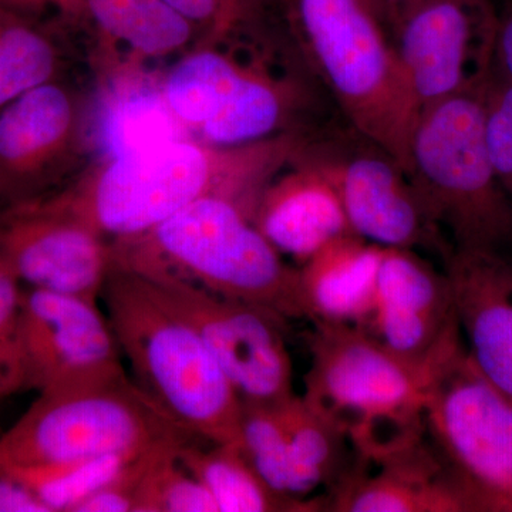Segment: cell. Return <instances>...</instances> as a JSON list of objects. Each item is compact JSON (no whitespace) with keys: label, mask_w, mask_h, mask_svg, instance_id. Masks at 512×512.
Returning a JSON list of instances; mask_svg holds the SVG:
<instances>
[{"label":"cell","mask_w":512,"mask_h":512,"mask_svg":"<svg viewBox=\"0 0 512 512\" xmlns=\"http://www.w3.org/2000/svg\"><path fill=\"white\" fill-rule=\"evenodd\" d=\"M303 140L301 131L238 147L180 138L101 161L80 180L42 198L111 242L140 237L205 197L229 198L254 214L266 185L292 163Z\"/></svg>","instance_id":"obj_1"},{"label":"cell","mask_w":512,"mask_h":512,"mask_svg":"<svg viewBox=\"0 0 512 512\" xmlns=\"http://www.w3.org/2000/svg\"><path fill=\"white\" fill-rule=\"evenodd\" d=\"M252 218L237 201L201 198L140 237L111 242L113 266L306 319L299 269L285 264Z\"/></svg>","instance_id":"obj_2"},{"label":"cell","mask_w":512,"mask_h":512,"mask_svg":"<svg viewBox=\"0 0 512 512\" xmlns=\"http://www.w3.org/2000/svg\"><path fill=\"white\" fill-rule=\"evenodd\" d=\"M131 379L192 437L241 447L242 402L197 330L143 276L113 266L101 291Z\"/></svg>","instance_id":"obj_3"},{"label":"cell","mask_w":512,"mask_h":512,"mask_svg":"<svg viewBox=\"0 0 512 512\" xmlns=\"http://www.w3.org/2000/svg\"><path fill=\"white\" fill-rule=\"evenodd\" d=\"M305 397L348 434L353 454L373 460L426 436L434 366L407 362L355 323L313 320Z\"/></svg>","instance_id":"obj_4"},{"label":"cell","mask_w":512,"mask_h":512,"mask_svg":"<svg viewBox=\"0 0 512 512\" xmlns=\"http://www.w3.org/2000/svg\"><path fill=\"white\" fill-rule=\"evenodd\" d=\"M488 79L424 107L410 141L406 173L451 251H498L512 234V201L485 146Z\"/></svg>","instance_id":"obj_5"},{"label":"cell","mask_w":512,"mask_h":512,"mask_svg":"<svg viewBox=\"0 0 512 512\" xmlns=\"http://www.w3.org/2000/svg\"><path fill=\"white\" fill-rule=\"evenodd\" d=\"M313 60L353 130L407 170L421 107L383 25L360 0H298Z\"/></svg>","instance_id":"obj_6"},{"label":"cell","mask_w":512,"mask_h":512,"mask_svg":"<svg viewBox=\"0 0 512 512\" xmlns=\"http://www.w3.org/2000/svg\"><path fill=\"white\" fill-rule=\"evenodd\" d=\"M192 436L123 375L104 382L39 393L32 406L0 436V466H40L141 454Z\"/></svg>","instance_id":"obj_7"},{"label":"cell","mask_w":512,"mask_h":512,"mask_svg":"<svg viewBox=\"0 0 512 512\" xmlns=\"http://www.w3.org/2000/svg\"><path fill=\"white\" fill-rule=\"evenodd\" d=\"M424 430L471 511L512 512V400L478 370L463 338L431 375Z\"/></svg>","instance_id":"obj_8"},{"label":"cell","mask_w":512,"mask_h":512,"mask_svg":"<svg viewBox=\"0 0 512 512\" xmlns=\"http://www.w3.org/2000/svg\"><path fill=\"white\" fill-rule=\"evenodd\" d=\"M295 160L328 178L359 237L383 248H434L444 258L451 251L399 161L362 134L355 144L306 137Z\"/></svg>","instance_id":"obj_9"},{"label":"cell","mask_w":512,"mask_h":512,"mask_svg":"<svg viewBox=\"0 0 512 512\" xmlns=\"http://www.w3.org/2000/svg\"><path fill=\"white\" fill-rule=\"evenodd\" d=\"M147 281L197 330L242 403L275 404L295 394L284 333L286 319L261 306L198 286Z\"/></svg>","instance_id":"obj_10"},{"label":"cell","mask_w":512,"mask_h":512,"mask_svg":"<svg viewBox=\"0 0 512 512\" xmlns=\"http://www.w3.org/2000/svg\"><path fill=\"white\" fill-rule=\"evenodd\" d=\"M498 19L490 0H421L393 30L421 110L487 80Z\"/></svg>","instance_id":"obj_11"},{"label":"cell","mask_w":512,"mask_h":512,"mask_svg":"<svg viewBox=\"0 0 512 512\" xmlns=\"http://www.w3.org/2000/svg\"><path fill=\"white\" fill-rule=\"evenodd\" d=\"M20 336L23 390L52 392L126 373L109 318L82 296L26 288Z\"/></svg>","instance_id":"obj_12"},{"label":"cell","mask_w":512,"mask_h":512,"mask_svg":"<svg viewBox=\"0 0 512 512\" xmlns=\"http://www.w3.org/2000/svg\"><path fill=\"white\" fill-rule=\"evenodd\" d=\"M0 258L28 288L100 301L113 269V244L45 198L0 212Z\"/></svg>","instance_id":"obj_13"},{"label":"cell","mask_w":512,"mask_h":512,"mask_svg":"<svg viewBox=\"0 0 512 512\" xmlns=\"http://www.w3.org/2000/svg\"><path fill=\"white\" fill-rule=\"evenodd\" d=\"M83 128L76 94L57 79L0 110V201L20 204L55 191L83 151Z\"/></svg>","instance_id":"obj_14"},{"label":"cell","mask_w":512,"mask_h":512,"mask_svg":"<svg viewBox=\"0 0 512 512\" xmlns=\"http://www.w3.org/2000/svg\"><path fill=\"white\" fill-rule=\"evenodd\" d=\"M363 328L407 362L434 366L461 339L453 286L416 249L384 248Z\"/></svg>","instance_id":"obj_15"},{"label":"cell","mask_w":512,"mask_h":512,"mask_svg":"<svg viewBox=\"0 0 512 512\" xmlns=\"http://www.w3.org/2000/svg\"><path fill=\"white\" fill-rule=\"evenodd\" d=\"M326 505L339 512H471L426 436L383 457L353 458Z\"/></svg>","instance_id":"obj_16"},{"label":"cell","mask_w":512,"mask_h":512,"mask_svg":"<svg viewBox=\"0 0 512 512\" xmlns=\"http://www.w3.org/2000/svg\"><path fill=\"white\" fill-rule=\"evenodd\" d=\"M444 261L468 355L512 400V265L498 251H450Z\"/></svg>","instance_id":"obj_17"},{"label":"cell","mask_w":512,"mask_h":512,"mask_svg":"<svg viewBox=\"0 0 512 512\" xmlns=\"http://www.w3.org/2000/svg\"><path fill=\"white\" fill-rule=\"evenodd\" d=\"M252 221L279 254L301 264L333 239L355 234L332 183L296 160L266 185Z\"/></svg>","instance_id":"obj_18"},{"label":"cell","mask_w":512,"mask_h":512,"mask_svg":"<svg viewBox=\"0 0 512 512\" xmlns=\"http://www.w3.org/2000/svg\"><path fill=\"white\" fill-rule=\"evenodd\" d=\"M384 248L356 234L320 248L299 269L306 319L363 326L375 302Z\"/></svg>","instance_id":"obj_19"},{"label":"cell","mask_w":512,"mask_h":512,"mask_svg":"<svg viewBox=\"0 0 512 512\" xmlns=\"http://www.w3.org/2000/svg\"><path fill=\"white\" fill-rule=\"evenodd\" d=\"M90 134L100 161H107L187 138V128L165 99L161 80L131 67L104 90Z\"/></svg>","instance_id":"obj_20"},{"label":"cell","mask_w":512,"mask_h":512,"mask_svg":"<svg viewBox=\"0 0 512 512\" xmlns=\"http://www.w3.org/2000/svg\"><path fill=\"white\" fill-rule=\"evenodd\" d=\"M191 440L181 444L178 460L210 491L218 512H311L326 507L318 500H295L276 493L256 473L235 444Z\"/></svg>","instance_id":"obj_21"},{"label":"cell","mask_w":512,"mask_h":512,"mask_svg":"<svg viewBox=\"0 0 512 512\" xmlns=\"http://www.w3.org/2000/svg\"><path fill=\"white\" fill-rule=\"evenodd\" d=\"M286 434L291 494L298 500L328 485L332 490L352 464L346 431L303 396L279 403Z\"/></svg>","instance_id":"obj_22"},{"label":"cell","mask_w":512,"mask_h":512,"mask_svg":"<svg viewBox=\"0 0 512 512\" xmlns=\"http://www.w3.org/2000/svg\"><path fill=\"white\" fill-rule=\"evenodd\" d=\"M248 69L218 50L200 49L175 63L161 86L177 119L197 133L224 109Z\"/></svg>","instance_id":"obj_23"},{"label":"cell","mask_w":512,"mask_h":512,"mask_svg":"<svg viewBox=\"0 0 512 512\" xmlns=\"http://www.w3.org/2000/svg\"><path fill=\"white\" fill-rule=\"evenodd\" d=\"M86 13L104 36L140 57L170 55L194 36V23L165 0H87Z\"/></svg>","instance_id":"obj_24"},{"label":"cell","mask_w":512,"mask_h":512,"mask_svg":"<svg viewBox=\"0 0 512 512\" xmlns=\"http://www.w3.org/2000/svg\"><path fill=\"white\" fill-rule=\"evenodd\" d=\"M62 55L36 20L0 3V110L59 76Z\"/></svg>","instance_id":"obj_25"},{"label":"cell","mask_w":512,"mask_h":512,"mask_svg":"<svg viewBox=\"0 0 512 512\" xmlns=\"http://www.w3.org/2000/svg\"><path fill=\"white\" fill-rule=\"evenodd\" d=\"M141 454H109L40 466L0 467L28 485L50 512H74L77 505L111 483Z\"/></svg>","instance_id":"obj_26"},{"label":"cell","mask_w":512,"mask_h":512,"mask_svg":"<svg viewBox=\"0 0 512 512\" xmlns=\"http://www.w3.org/2000/svg\"><path fill=\"white\" fill-rule=\"evenodd\" d=\"M180 446L161 448L150 461L138 491L136 512H218L207 487L178 460Z\"/></svg>","instance_id":"obj_27"},{"label":"cell","mask_w":512,"mask_h":512,"mask_svg":"<svg viewBox=\"0 0 512 512\" xmlns=\"http://www.w3.org/2000/svg\"><path fill=\"white\" fill-rule=\"evenodd\" d=\"M279 403H242L241 448L256 473L272 490L293 498L285 426Z\"/></svg>","instance_id":"obj_28"},{"label":"cell","mask_w":512,"mask_h":512,"mask_svg":"<svg viewBox=\"0 0 512 512\" xmlns=\"http://www.w3.org/2000/svg\"><path fill=\"white\" fill-rule=\"evenodd\" d=\"M22 285L0 258V384L8 394L23 390Z\"/></svg>","instance_id":"obj_29"},{"label":"cell","mask_w":512,"mask_h":512,"mask_svg":"<svg viewBox=\"0 0 512 512\" xmlns=\"http://www.w3.org/2000/svg\"><path fill=\"white\" fill-rule=\"evenodd\" d=\"M484 137L495 175L512 201V82L494 73L485 86Z\"/></svg>","instance_id":"obj_30"},{"label":"cell","mask_w":512,"mask_h":512,"mask_svg":"<svg viewBox=\"0 0 512 512\" xmlns=\"http://www.w3.org/2000/svg\"><path fill=\"white\" fill-rule=\"evenodd\" d=\"M0 512H50L28 485L0 467Z\"/></svg>","instance_id":"obj_31"},{"label":"cell","mask_w":512,"mask_h":512,"mask_svg":"<svg viewBox=\"0 0 512 512\" xmlns=\"http://www.w3.org/2000/svg\"><path fill=\"white\" fill-rule=\"evenodd\" d=\"M0 3L26 18L36 20L42 13L49 10H53L63 18L84 15L87 0H0Z\"/></svg>","instance_id":"obj_32"},{"label":"cell","mask_w":512,"mask_h":512,"mask_svg":"<svg viewBox=\"0 0 512 512\" xmlns=\"http://www.w3.org/2000/svg\"><path fill=\"white\" fill-rule=\"evenodd\" d=\"M493 66L497 69L495 74L512 82V10L498 20Z\"/></svg>","instance_id":"obj_33"},{"label":"cell","mask_w":512,"mask_h":512,"mask_svg":"<svg viewBox=\"0 0 512 512\" xmlns=\"http://www.w3.org/2000/svg\"><path fill=\"white\" fill-rule=\"evenodd\" d=\"M165 2L194 25H202L217 19L224 6L222 0H165Z\"/></svg>","instance_id":"obj_34"},{"label":"cell","mask_w":512,"mask_h":512,"mask_svg":"<svg viewBox=\"0 0 512 512\" xmlns=\"http://www.w3.org/2000/svg\"><path fill=\"white\" fill-rule=\"evenodd\" d=\"M383 2V23L389 25V28H397L400 22H402L404 16L419 5L421 0H382Z\"/></svg>","instance_id":"obj_35"},{"label":"cell","mask_w":512,"mask_h":512,"mask_svg":"<svg viewBox=\"0 0 512 512\" xmlns=\"http://www.w3.org/2000/svg\"><path fill=\"white\" fill-rule=\"evenodd\" d=\"M370 13L376 16L383 25V2L382 0H360Z\"/></svg>","instance_id":"obj_36"},{"label":"cell","mask_w":512,"mask_h":512,"mask_svg":"<svg viewBox=\"0 0 512 512\" xmlns=\"http://www.w3.org/2000/svg\"><path fill=\"white\" fill-rule=\"evenodd\" d=\"M9 396L8 392H6L5 387L0 384V397Z\"/></svg>","instance_id":"obj_37"}]
</instances>
